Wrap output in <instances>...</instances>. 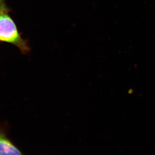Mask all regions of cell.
Masks as SVG:
<instances>
[{
  "label": "cell",
  "instance_id": "obj_3",
  "mask_svg": "<svg viewBox=\"0 0 155 155\" xmlns=\"http://www.w3.org/2000/svg\"><path fill=\"white\" fill-rule=\"evenodd\" d=\"M10 10L6 5L5 0H0V14L8 13Z\"/></svg>",
  "mask_w": 155,
  "mask_h": 155
},
{
  "label": "cell",
  "instance_id": "obj_1",
  "mask_svg": "<svg viewBox=\"0 0 155 155\" xmlns=\"http://www.w3.org/2000/svg\"><path fill=\"white\" fill-rule=\"evenodd\" d=\"M0 41L16 46L24 54L30 51L28 42L22 38L8 13L0 14Z\"/></svg>",
  "mask_w": 155,
  "mask_h": 155
},
{
  "label": "cell",
  "instance_id": "obj_2",
  "mask_svg": "<svg viewBox=\"0 0 155 155\" xmlns=\"http://www.w3.org/2000/svg\"><path fill=\"white\" fill-rule=\"evenodd\" d=\"M0 155H24L14 145L3 130H0Z\"/></svg>",
  "mask_w": 155,
  "mask_h": 155
}]
</instances>
